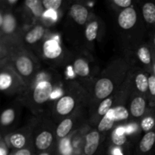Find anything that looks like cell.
I'll use <instances>...</instances> for the list:
<instances>
[{
    "label": "cell",
    "mask_w": 155,
    "mask_h": 155,
    "mask_svg": "<svg viewBox=\"0 0 155 155\" xmlns=\"http://www.w3.org/2000/svg\"><path fill=\"white\" fill-rule=\"evenodd\" d=\"M18 87V75L12 67L8 64L0 71V92L10 93L15 92Z\"/></svg>",
    "instance_id": "obj_1"
},
{
    "label": "cell",
    "mask_w": 155,
    "mask_h": 155,
    "mask_svg": "<svg viewBox=\"0 0 155 155\" xmlns=\"http://www.w3.org/2000/svg\"><path fill=\"white\" fill-rule=\"evenodd\" d=\"M14 68L22 77H28L33 73V65L31 59L25 54H18L13 58Z\"/></svg>",
    "instance_id": "obj_2"
},
{
    "label": "cell",
    "mask_w": 155,
    "mask_h": 155,
    "mask_svg": "<svg viewBox=\"0 0 155 155\" xmlns=\"http://www.w3.org/2000/svg\"><path fill=\"white\" fill-rule=\"evenodd\" d=\"M53 93L52 85L47 81H42L36 86L33 91V100L38 104L48 101Z\"/></svg>",
    "instance_id": "obj_3"
},
{
    "label": "cell",
    "mask_w": 155,
    "mask_h": 155,
    "mask_svg": "<svg viewBox=\"0 0 155 155\" xmlns=\"http://www.w3.org/2000/svg\"><path fill=\"white\" fill-rule=\"evenodd\" d=\"M137 21L136 12L133 8H127L120 12L118 17V24L124 30L132 28Z\"/></svg>",
    "instance_id": "obj_4"
},
{
    "label": "cell",
    "mask_w": 155,
    "mask_h": 155,
    "mask_svg": "<svg viewBox=\"0 0 155 155\" xmlns=\"http://www.w3.org/2000/svg\"><path fill=\"white\" fill-rule=\"evenodd\" d=\"M114 90V84L111 80L102 78L98 80L95 86V96L99 99H104L111 94Z\"/></svg>",
    "instance_id": "obj_5"
},
{
    "label": "cell",
    "mask_w": 155,
    "mask_h": 155,
    "mask_svg": "<svg viewBox=\"0 0 155 155\" xmlns=\"http://www.w3.org/2000/svg\"><path fill=\"white\" fill-rule=\"evenodd\" d=\"M42 51L45 57L49 59L57 58L62 52L61 47L60 46L58 42L54 39H50L45 42Z\"/></svg>",
    "instance_id": "obj_6"
},
{
    "label": "cell",
    "mask_w": 155,
    "mask_h": 155,
    "mask_svg": "<svg viewBox=\"0 0 155 155\" xmlns=\"http://www.w3.org/2000/svg\"><path fill=\"white\" fill-rule=\"evenodd\" d=\"M99 133L96 131L89 133L86 137V145L84 152L86 155H93L98 149L99 145Z\"/></svg>",
    "instance_id": "obj_7"
},
{
    "label": "cell",
    "mask_w": 155,
    "mask_h": 155,
    "mask_svg": "<svg viewBox=\"0 0 155 155\" xmlns=\"http://www.w3.org/2000/svg\"><path fill=\"white\" fill-rule=\"evenodd\" d=\"M75 105L74 98L71 96H64L59 99L56 105V110L61 115H67L71 113Z\"/></svg>",
    "instance_id": "obj_8"
},
{
    "label": "cell",
    "mask_w": 155,
    "mask_h": 155,
    "mask_svg": "<svg viewBox=\"0 0 155 155\" xmlns=\"http://www.w3.org/2000/svg\"><path fill=\"white\" fill-rule=\"evenodd\" d=\"M71 15L77 24L83 25L87 20L89 12L84 6L76 4L71 8Z\"/></svg>",
    "instance_id": "obj_9"
},
{
    "label": "cell",
    "mask_w": 155,
    "mask_h": 155,
    "mask_svg": "<svg viewBox=\"0 0 155 155\" xmlns=\"http://www.w3.org/2000/svg\"><path fill=\"white\" fill-rule=\"evenodd\" d=\"M146 110V101L141 96L136 97L133 100L130 105V111L133 116L140 117L145 114Z\"/></svg>",
    "instance_id": "obj_10"
},
{
    "label": "cell",
    "mask_w": 155,
    "mask_h": 155,
    "mask_svg": "<svg viewBox=\"0 0 155 155\" xmlns=\"http://www.w3.org/2000/svg\"><path fill=\"white\" fill-rule=\"evenodd\" d=\"M53 141L52 135L48 131L41 133L36 139V146L39 150H45L49 148Z\"/></svg>",
    "instance_id": "obj_11"
},
{
    "label": "cell",
    "mask_w": 155,
    "mask_h": 155,
    "mask_svg": "<svg viewBox=\"0 0 155 155\" xmlns=\"http://www.w3.org/2000/svg\"><path fill=\"white\" fill-rule=\"evenodd\" d=\"M6 140L8 142V145L17 150L22 149L26 144L25 136L20 133H15L10 135Z\"/></svg>",
    "instance_id": "obj_12"
},
{
    "label": "cell",
    "mask_w": 155,
    "mask_h": 155,
    "mask_svg": "<svg viewBox=\"0 0 155 155\" xmlns=\"http://www.w3.org/2000/svg\"><path fill=\"white\" fill-rule=\"evenodd\" d=\"M16 21L13 15L7 13L3 15V22L1 28L2 30L5 34H11L15 31L16 28Z\"/></svg>",
    "instance_id": "obj_13"
},
{
    "label": "cell",
    "mask_w": 155,
    "mask_h": 155,
    "mask_svg": "<svg viewBox=\"0 0 155 155\" xmlns=\"http://www.w3.org/2000/svg\"><path fill=\"white\" fill-rule=\"evenodd\" d=\"M142 15L148 24L155 25V4L147 2L142 7Z\"/></svg>",
    "instance_id": "obj_14"
},
{
    "label": "cell",
    "mask_w": 155,
    "mask_h": 155,
    "mask_svg": "<svg viewBox=\"0 0 155 155\" xmlns=\"http://www.w3.org/2000/svg\"><path fill=\"white\" fill-rule=\"evenodd\" d=\"M44 30L43 27L42 26H36V27L29 31L25 36V40L27 43L33 44L39 41L42 36L44 35Z\"/></svg>",
    "instance_id": "obj_15"
},
{
    "label": "cell",
    "mask_w": 155,
    "mask_h": 155,
    "mask_svg": "<svg viewBox=\"0 0 155 155\" xmlns=\"http://www.w3.org/2000/svg\"><path fill=\"white\" fill-rule=\"evenodd\" d=\"M74 71L80 77H86L89 74V67L83 59H77L74 64Z\"/></svg>",
    "instance_id": "obj_16"
},
{
    "label": "cell",
    "mask_w": 155,
    "mask_h": 155,
    "mask_svg": "<svg viewBox=\"0 0 155 155\" xmlns=\"http://www.w3.org/2000/svg\"><path fill=\"white\" fill-rule=\"evenodd\" d=\"M114 123L115 121L114 120L113 116H112L111 109H110L108 111V113L104 115L102 117V119H101V120L100 121L98 127V130L100 132L107 131V130H110L113 127Z\"/></svg>",
    "instance_id": "obj_17"
},
{
    "label": "cell",
    "mask_w": 155,
    "mask_h": 155,
    "mask_svg": "<svg viewBox=\"0 0 155 155\" xmlns=\"http://www.w3.org/2000/svg\"><path fill=\"white\" fill-rule=\"evenodd\" d=\"M25 5L31 10L33 15L36 17H41L44 14L43 5L39 0H27Z\"/></svg>",
    "instance_id": "obj_18"
},
{
    "label": "cell",
    "mask_w": 155,
    "mask_h": 155,
    "mask_svg": "<svg viewBox=\"0 0 155 155\" xmlns=\"http://www.w3.org/2000/svg\"><path fill=\"white\" fill-rule=\"evenodd\" d=\"M73 127V121L72 120L67 118L64 120L61 123L58 125L57 128V135L58 137L64 138L70 133Z\"/></svg>",
    "instance_id": "obj_19"
},
{
    "label": "cell",
    "mask_w": 155,
    "mask_h": 155,
    "mask_svg": "<svg viewBox=\"0 0 155 155\" xmlns=\"http://www.w3.org/2000/svg\"><path fill=\"white\" fill-rule=\"evenodd\" d=\"M15 118V112L14 109H6L0 115V124L3 127H8L14 122Z\"/></svg>",
    "instance_id": "obj_20"
},
{
    "label": "cell",
    "mask_w": 155,
    "mask_h": 155,
    "mask_svg": "<svg viewBox=\"0 0 155 155\" xmlns=\"http://www.w3.org/2000/svg\"><path fill=\"white\" fill-rule=\"evenodd\" d=\"M138 58L141 61L142 63L145 65H151L152 63V57H151V53L150 51L149 48L147 47L143 46L141 47L137 52Z\"/></svg>",
    "instance_id": "obj_21"
},
{
    "label": "cell",
    "mask_w": 155,
    "mask_h": 155,
    "mask_svg": "<svg viewBox=\"0 0 155 155\" xmlns=\"http://www.w3.org/2000/svg\"><path fill=\"white\" fill-rule=\"evenodd\" d=\"M112 116L115 122L120 120H124L129 117V112L126 107L123 106H118L111 109Z\"/></svg>",
    "instance_id": "obj_22"
},
{
    "label": "cell",
    "mask_w": 155,
    "mask_h": 155,
    "mask_svg": "<svg viewBox=\"0 0 155 155\" xmlns=\"http://www.w3.org/2000/svg\"><path fill=\"white\" fill-rule=\"evenodd\" d=\"M136 85L141 92H148V77L145 74H139L136 76Z\"/></svg>",
    "instance_id": "obj_23"
},
{
    "label": "cell",
    "mask_w": 155,
    "mask_h": 155,
    "mask_svg": "<svg viewBox=\"0 0 155 155\" xmlns=\"http://www.w3.org/2000/svg\"><path fill=\"white\" fill-rule=\"evenodd\" d=\"M98 24L96 21H92L88 24L86 29V37L88 41H93L95 39L98 33Z\"/></svg>",
    "instance_id": "obj_24"
},
{
    "label": "cell",
    "mask_w": 155,
    "mask_h": 155,
    "mask_svg": "<svg viewBox=\"0 0 155 155\" xmlns=\"http://www.w3.org/2000/svg\"><path fill=\"white\" fill-rule=\"evenodd\" d=\"M122 130V129H117L114 130L112 134V141L114 144L117 146L124 145L127 142V136Z\"/></svg>",
    "instance_id": "obj_25"
},
{
    "label": "cell",
    "mask_w": 155,
    "mask_h": 155,
    "mask_svg": "<svg viewBox=\"0 0 155 155\" xmlns=\"http://www.w3.org/2000/svg\"><path fill=\"white\" fill-rule=\"evenodd\" d=\"M112 106V99L110 98H105L102 102L100 104L98 109V114L104 117V115L108 113L109 110L111 109Z\"/></svg>",
    "instance_id": "obj_26"
},
{
    "label": "cell",
    "mask_w": 155,
    "mask_h": 155,
    "mask_svg": "<svg viewBox=\"0 0 155 155\" xmlns=\"http://www.w3.org/2000/svg\"><path fill=\"white\" fill-rule=\"evenodd\" d=\"M44 7L48 10L56 11L61 5V0H43L42 2Z\"/></svg>",
    "instance_id": "obj_27"
},
{
    "label": "cell",
    "mask_w": 155,
    "mask_h": 155,
    "mask_svg": "<svg viewBox=\"0 0 155 155\" xmlns=\"http://www.w3.org/2000/svg\"><path fill=\"white\" fill-rule=\"evenodd\" d=\"M10 49L11 48L8 47L5 41L0 39V60L8 58Z\"/></svg>",
    "instance_id": "obj_28"
},
{
    "label": "cell",
    "mask_w": 155,
    "mask_h": 155,
    "mask_svg": "<svg viewBox=\"0 0 155 155\" xmlns=\"http://www.w3.org/2000/svg\"><path fill=\"white\" fill-rule=\"evenodd\" d=\"M114 2L118 6L126 8H129V6L131 5L132 4L131 0H114Z\"/></svg>",
    "instance_id": "obj_29"
},
{
    "label": "cell",
    "mask_w": 155,
    "mask_h": 155,
    "mask_svg": "<svg viewBox=\"0 0 155 155\" xmlns=\"http://www.w3.org/2000/svg\"><path fill=\"white\" fill-rule=\"evenodd\" d=\"M12 155H31V152L30 151V150L22 148V149L17 150Z\"/></svg>",
    "instance_id": "obj_30"
},
{
    "label": "cell",
    "mask_w": 155,
    "mask_h": 155,
    "mask_svg": "<svg viewBox=\"0 0 155 155\" xmlns=\"http://www.w3.org/2000/svg\"><path fill=\"white\" fill-rule=\"evenodd\" d=\"M5 143L2 141L0 142V155H8V151L7 148L5 146Z\"/></svg>",
    "instance_id": "obj_31"
},
{
    "label": "cell",
    "mask_w": 155,
    "mask_h": 155,
    "mask_svg": "<svg viewBox=\"0 0 155 155\" xmlns=\"http://www.w3.org/2000/svg\"><path fill=\"white\" fill-rule=\"evenodd\" d=\"M8 58H7L2 59V60H0V71L3 69L4 68H5L8 65Z\"/></svg>",
    "instance_id": "obj_32"
},
{
    "label": "cell",
    "mask_w": 155,
    "mask_h": 155,
    "mask_svg": "<svg viewBox=\"0 0 155 155\" xmlns=\"http://www.w3.org/2000/svg\"><path fill=\"white\" fill-rule=\"evenodd\" d=\"M2 22H3V15L0 13V27H1L2 25Z\"/></svg>",
    "instance_id": "obj_33"
},
{
    "label": "cell",
    "mask_w": 155,
    "mask_h": 155,
    "mask_svg": "<svg viewBox=\"0 0 155 155\" xmlns=\"http://www.w3.org/2000/svg\"><path fill=\"white\" fill-rule=\"evenodd\" d=\"M153 71H154V75L155 76V59L154 61V63H153Z\"/></svg>",
    "instance_id": "obj_34"
},
{
    "label": "cell",
    "mask_w": 155,
    "mask_h": 155,
    "mask_svg": "<svg viewBox=\"0 0 155 155\" xmlns=\"http://www.w3.org/2000/svg\"><path fill=\"white\" fill-rule=\"evenodd\" d=\"M153 44H154V45L155 47V34L154 35V36H153Z\"/></svg>",
    "instance_id": "obj_35"
},
{
    "label": "cell",
    "mask_w": 155,
    "mask_h": 155,
    "mask_svg": "<svg viewBox=\"0 0 155 155\" xmlns=\"http://www.w3.org/2000/svg\"><path fill=\"white\" fill-rule=\"evenodd\" d=\"M39 155H50V154H48V153H42V154H40Z\"/></svg>",
    "instance_id": "obj_36"
},
{
    "label": "cell",
    "mask_w": 155,
    "mask_h": 155,
    "mask_svg": "<svg viewBox=\"0 0 155 155\" xmlns=\"http://www.w3.org/2000/svg\"><path fill=\"white\" fill-rule=\"evenodd\" d=\"M1 141H2V139H1V136H0V142H1Z\"/></svg>",
    "instance_id": "obj_37"
}]
</instances>
